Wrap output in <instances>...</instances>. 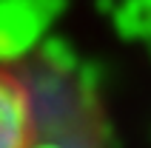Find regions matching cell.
I'll use <instances>...</instances> for the list:
<instances>
[{"mask_svg":"<svg viewBox=\"0 0 151 148\" xmlns=\"http://www.w3.org/2000/svg\"><path fill=\"white\" fill-rule=\"evenodd\" d=\"M32 97L14 71L0 66V148H32Z\"/></svg>","mask_w":151,"mask_h":148,"instance_id":"1","label":"cell"}]
</instances>
